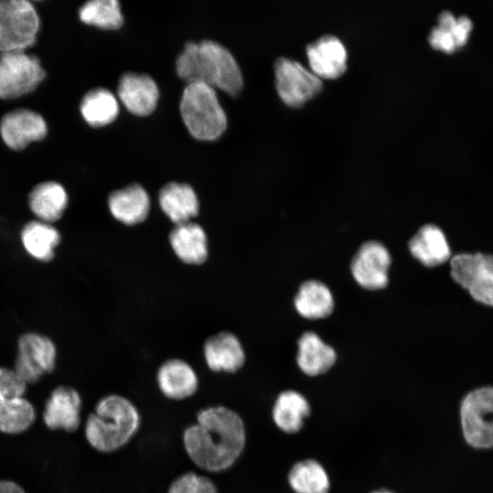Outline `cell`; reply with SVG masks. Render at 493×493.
Wrapping results in <instances>:
<instances>
[{
	"instance_id": "8992f818",
	"label": "cell",
	"mask_w": 493,
	"mask_h": 493,
	"mask_svg": "<svg viewBox=\"0 0 493 493\" xmlns=\"http://www.w3.org/2000/svg\"><path fill=\"white\" fill-rule=\"evenodd\" d=\"M460 422L463 436L470 446L493 448V386L476 388L464 396Z\"/></svg>"
},
{
	"instance_id": "d6a6232c",
	"label": "cell",
	"mask_w": 493,
	"mask_h": 493,
	"mask_svg": "<svg viewBox=\"0 0 493 493\" xmlns=\"http://www.w3.org/2000/svg\"><path fill=\"white\" fill-rule=\"evenodd\" d=\"M451 28L457 48H460L468 42L473 30V22L468 16H460L456 18Z\"/></svg>"
},
{
	"instance_id": "5bb4252c",
	"label": "cell",
	"mask_w": 493,
	"mask_h": 493,
	"mask_svg": "<svg viewBox=\"0 0 493 493\" xmlns=\"http://www.w3.org/2000/svg\"><path fill=\"white\" fill-rule=\"evenodd\" d=\"M161 393L172 401H184L194 396L199 388V378L193 366L180 358L164 361L156 372Z\"/></svg>"
},
{
	"instance_id": "cb8c5ba5",
	"label": "cell",
	"mask_w": 493,
	"mask_h": 493,
	"mask_svg": "<svg viewBox=\"0 0 493 493\" xmlns=\"http://www.w3.org/2000/svg\"><path fill=\"white\" fill-rule=\"evenodd\" d=\"M298 365L309 376H317L330 370L336 361L333 348L316 333L305 332L299 341Z\"/></svg>"
},
{
	"instance_id": "e575fe53",
	"label": "cell",
	"mask_w": 493,
	"mask_h": 493,
	"mask_svg": "<svg viewBox=\"0 0 493 493\" xmlns=\"http://www.w3.org/2000/svg\"><path fill=\"white\" fill-rule=\"evenodd\" d=\"M372 493H393V492H391L389 490H385V489H382V490H375Z\"/></svg>"
},
{
	"instance_id": "f1b7e54d",
	"label": "cell",
	"mask_w": 493,
	"mask_h": 493,
	"mask_svg": "<svg viewBox=\"0 0 493 493\" xmlns=\"http://www.w3.org/2000/svg\"><path fill=\"white\" fill-rule=\"evenodd\" d=\"M80 112L89 125L104 126L116 119L119 113V103L110 90L96 89L88 92L82 99Z\"/></svg>"
},
{
	"instance_id": "7402d4cb",
	"label": "cell",
	"mask_w": 493,
	"mask_h": 493,
	"mask_svg": "<svg viewBox=\"0 0 493 493\" xmlns=\"http://www.w3.org/2000/svg\"><path fill=\"white\" fill-rule=\"evenodd\" d=\"M408 246L412 256L428 267L442 265L451 257L444 232L432 224L423 226L410 239Z\"/></svg>"
},
{
	"instance_id": "9c48e42d",
	"label": "cell",
	"mask_w": 493,
	"mask_h": 493,
	"mask_svg": "<svg viewBox=\"0 0 493 493\" xmlns=\"http://www.w3.org/2000/svg\"><path fill=\"white\" fill-rule=\"evenodd\" d=\"M453 280L476 301L493 306V256L482 252L461 253L450 261Z\"/></svg>"
},
{
	"instance_id": "7a4b0ae2",
	"label": "cell",
	"mask_w": 493,
	"mask_h": 493,
	"mask_svg": "<svg viewBox=\"0 0 493 493\" xmlns=\"http://www.w3.org/2000/svg\"><path fill=\"white\" fill-rule=\"evenodd\" d=\"M176 71L187 84L204 83L232 96L243 88L242 74L235 58L212 40L188 42L177 58Z\"/></svg>"
},
{
	"instance_id": "ba28073f",
	"label": "cell",
	"mask_w": 493,
	"mask_h": 493,
	"mask_svg": "<svg viewBox=\"0 0 493 493\" xmlns=\"http://www.w3.org/2000/svg\"><path fill=\"white\" fill-rule=\"evenodd\" d=\"M45 76L37 57L26 51L0 52V99H16L32 92Z\"/></svg>"
},
{
	"instance_id": "d6986e66",
	"label": "cell",
	"mask_w": 493,
	"mask_h": 493,
	"mask_svg": "<svg viewBox=\"0 0 493 493\" xmlns=\"http://www.w3.org/2000/svg\"><path fill=\"white\" fill-rule=\"evenodd\" d=\"M169 244L184 264H204L209 255L208 237L204 227L194 222L174 225L169 233Z\"/></svg>"
},
{
	"instance_id": "6da1fadb",
	"label": "cell",
	"mask_w": 493,
	"mask_h": 493,
	"mask_svg": "<svg viewBox=\"0 0 493 493\" xmlns=\"http://www.w3.org/2000/svg\"><path fill=\"white\" fill-rule=\"evenodd\" d=\"M182 441L186 455L198 468L206 473L225 472L236 465L245 450L246 425L230 407L207 406L184 428Z\"/></svg>"
},
{
	"instance_id": "2e32d148",
	"label": "cell",
	"mask_w": 493,
	"mask_h": 493,
	"mask_svg": "<svg viewBox=\"0 0 493 493\" xmlns=\"http://www.w3.org/2000/svg\"><path fill=\"white\" fill-rule=\"evenodd\" d=\"M81 397L69 386L57 387L46 403L43 419L52 430L76 431L80 424Z\"/></svg>"
},
{
	"instance_id": "5b68a950",
	"label": "cell",
	"mask_w": 493,
	"mask_h": 493,
	"mask_svg": "<svg viewBox=\"0 0 493 493\" xmlns=\"http://www.w3.org/2000/svg\"><path fill=\"white\" fill-rule=\"evenodd\" d=\"M40 19L27 0H0V52L26 51L38 35Z\"/></svg>"
},
{
	"instance_id": "e0dca14e",
	"label": "cell",
	"mask_w": 493,
	"mask_h": 493,
	"mask_svg": "<svg viewBox=\"0 0 493 493\" xmlns=\"http://www.w3.org/2000/svg\"><path fill=\"white\" fill-rule=\"evenodd\" d=\"M307 55L312 72L320 79H336L346 70L347 51L337 37H321L307 47Z\"/></svg>"
},
{
	"instance_id": "1f68e13d",
	"label": "cell",
	"mask_w": 493,
	"mask_h": 493,
	"mask_svg": "<svg viewBox=\"0 0 493 493\" xmlns=\"http://www.w3.org/2000/svg\"><path fill=\"white\" fill-rule=\"evenodd\" d=\"M456 18L449 11H443L439 15L438 24L431 30L428 37L429 44L434 49L447 54L458 49L451 28Z\"/></svg>"
},
{
	"instance_id": "d4e9b609",
	"label": "cell",
	"mask_w": 493,
	"mask_h": 493,
	"mask_svg": "<svg viewBox=\"0 0 493 493\" xmlns=\"http://www.w3.org/2000/svg\"><path fill=\"white\" fill-rule=\"evenodd\" d=\"M309 413L307 399L296 391L288 390L278 395L272 408V419L278 429L294 434L301 429Z\"/></svg>"
},
{
	"instance_id": "484cf974",
	"label": "cell",
	"mask_w": 493,
	"mask_h": 493,
	"mask_svg": "<svg viewBox=\"0 0 493 493\" xmlns=\"http://www.w3.org/2000/svg\"><path fill=\"white\" fill-rule=\"evenodd\" d=\"M294 304L299 314L309 320L326 318L334 308L330 290L318 280L302 283L295 297Z\"/></svg>"
},
{
	"instance_id": "f546056e",
	"label": "cell",
	"mask_w": 493,
	"mask_h": 493,
	"mask_svg": "<svg viewBox=\"0 0 493 493\" xmlns=\"http://www.w3.org/2000/svg\"><path fill=\"white\" fill-rule=\"evenodd\" d=\"M80 20L105 29H117L123 24L121 5L116 0H92L79 9Z\"/></svg>"
},
{
	"instance_id": "52a82bcc",
	"label": "cell",
	"mask_w": 493,
	"mask_h": 493,
	"mask_svg": "<svg viewBox=\"0 0 493 493\" xmlns=\"http://www.w3.org/2000/svg\"><path fill=\"white\" fill-rule=\"evenodd\" d=\"M26 383L14 369L0 367V431L19 434L34 423L36 412L23 397Z\"/></svg>"
},
{
	"instance_id": "7c38bea8",
	"label": "cell",
	"mask_w": 493,
	"mask_h": 493,
	"mask_svg": "<svg viewBox=\"0 0 493 493\" xmlns=\"http://www.w3.org/2000/svg\"><path fill=\"white\" fill-rule=\"evenodd\" d=\"M391 257L387 248L378 241L363 243L351 263V274L362 288L377 290L388 284Z\"/></svg>"
},
{
	"instance_id": "277c9868",
	"label": "cell",
	"mask_w": 493,
	"mask_h": 493,
	"mask_svg": "<svg viewBox=\"0 0 493 493\" xmlns=\"http://www.w3.org/2000/svg\"><path fill=\"white\" fill-rule=\"evenodd\" d=\"M182 119L193 137L202 141L219 138L227 126V119L214 88L204 83H189L181 102Z\"/></svg>"
},
{
	"instance_id": "4dcf8cb0",
	"label": "cell",
	"mask_w": 493,
	"mask_h": 493,
	"mask_svg": "<svg viewBox=\"0 0 493 493\" xmlns=\"http://www.w3.org/2000/svg\"><path fill=\"white\" fill-rule=\"evenodd\" d=\"M167 493H219V489L208 476L187 471L171 482Z\"/></svg>"
},
{
	"instance_id": "4fadbf2b",
	"label": "cell",
	"mask_w": 493,
	"mask_h": 493,
	"mask_svg": "<svg viewBox=\"0 0 493 493\" xmlns=\"http://www.w3.org/2000/svg\"><path fill=\"white\" fill-rule=\"evenodd\" d=\"M47 132V126L42 115L28 109L7 112L0 121L2 140L14 151L22 150L31 142L43 140Z\"/></svg>"
},
{
	"instance_id": "30bf717a",
	"label": "cell",
	"mask_w": 493,
	"mask_h": 493,
	"mask_svg": "<svg viewBox=\"0 0 493 493\" xmlns=\"http://www.w3.org/2000/svg\"><path fill=\"white\" fill-rule=\"evenodd\" d=\"M57 350L53 341L41 334L27 332L17 341L14 371L26 383H33L51 372L56 365Z\"/></svg>"
},
{
	"instance_id": "ffe728a7",
	"label": "cell",
	"mask_w": 493,
	"mask_h": 493,
	"mask_svg": "<svg viewBox=\"0 0 493 493\" xmlns=\"http://www.w3.org/2000/svg\"><path fill=\"white\" fill-rule=\"evenodd\" d=\"M111 215L126 226H136L146 220L151 202L146 190L138 184L113 191L108 198Z\"/></svg>"
},
{
	"instance_id": "603a6c76",
	"label": "cell",
	"mask_w": 493,
	"mask_h": 493,
	"mask_svg": "<svg viewBox=\"0 0 493 493\" xmlns=\"http://www.w3.org/2000/svg\"><path fill=\"white\" fill-rule=\"evenodd\" d=\"M28 203L32 213L39 221L50 224L64 214L68 205V194L60 184L44 182L32 189Z\"/></svg>"
},
{
	"instance_id": "836d02e7",
	"label": "cell",
	"mask_w": 493,
	"mask_h": 493,
	"mask_svg": "<svg viewBox=\"0 0 493 493\" xmlns=\"http://www.w3.org/2000/svg\"><path fill=\"white\" fill-rule=\"evenodd\" d=\"M0 493H25V491L16 482L0 480Z\"/></svg>"
},
{
	"instance_id": "83f0119b",
	"label": "cell",
	"mask_w": 493,
	"mask_h": 493,
	"mask_svg": "<svg viewBox=\"0 0 493 493\" xmlns=\"http://www.w3.org/2000/svg\"><path fill=\"white\" fill-rule=\"evenodd\" d=\"M288 480L296 493H328L330 489L326 470L314 459L296 463L288 472Z\"/></svg>"
},
{
	"instance_id": "3957f363",
	"label": "cell",
	"mask_w": 493,
	"mask_h": 493,
	"mask_svg": "<svg viewBox=\"0 0 493 493\" xmlns=\"http://www.w3.org/2000/svg\"><path fill=\"white\" fill-rule=\"evenodd\" d=\"M142 425L138 407L119 393L101 397L87 418L84 434L91 447L100 453H113L127 446Z\"/></svg>"
},
{
	"instance_id": "4316f807",
	"label": "cell",
	"mask_w": 493,
	"mask_h": 493,
	"mask_svg": "<svg viewBox=\"0 0 493 493\" xmlns=\"http://www.w3.org/2000/svg\"><path fill=\"white\" fill-rule=\"evenodd\" d=\"M21 239L31 257L40 261H49L54 257V250L60 242V235L50 224L35 220L24 226Z\"/></svg>"
},
{
	"instance_id": "44dd1931",
	"label": "cell",
	"mask_w": 493,
	"mask_h": 493,
	"mask_svg": "<svg viewBox=\"0 0 493 493\" xmlns=\"http://www.w3.org/2000/svg\"><path fill=\"white\" fill-rule=\"evenodd\" d=\"M158 200L162 211L174 225L190 222L199 213L198 196L187 184H166L160 190Z\"/></svg>"
},
{
	"instance_id": "8fae6325",
	"label": "cell",
	"mask_w": 493,
	"mask_h": 493,
	"mask_svg": "<svg viewBox=\"0 0 493 493\" xmlns=\"http://www.w3.org/2000/svg\"><path fill=\"white\" fill-rule=\"evenodd\" d=\"M274 68L278 95L290 107H300L322 89L321 79L298 61L279 58Z\"/></svg>"
},
{
	"instance_id": "ac0fdd59",
	"label": "cell",
	"mask_w": 493,
	"mask_h": 493,
	"mask_svg": "<svg viewBox=\"0 0 493 493\" xmlns=\"http://www.w3.org/2000/svg\"><path fill=\"white\" fill-rule=\"evenodd\" d=\"M118 96L130 112L145 116L155 109L159 90L155 81L150 76L130 72L121 78Z\"/></svg>"
},
{
	"instance_id": "9a60e30c",
	"label": "cell",
	"mask_w": 493,
	"mask_h": 493,
	"mask_svg": "<svg viewBox=\"0 0 493 493\" xmlns=\"http://www.w3.org/2000/svg\"><path fill=\"white\" fill-rule=\"evenodd\" d=\"M203 353L207 367L214 372L235 373L246 362L241 341L230 331H220L208 337Z\"/></svg>"
}]
</instances>
